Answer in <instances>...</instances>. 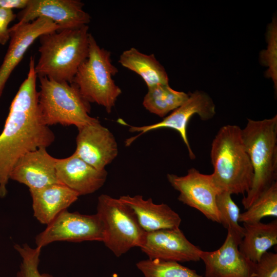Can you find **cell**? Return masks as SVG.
<instances>
[{"instance_id":"5b68a950","label":"cell","mask_w":277,"mask_h":277,"mask_svg":"<svg viewBox=\"0 0 277 277\" xmlns=\"http://www.w3.org/2000/svg\"><path fill=\"white\" fill-rule=\"evenodd\" d=\"M38 103L43 123L80 128L98 120L91 116L90 103L73 83L38 77Z\"/></svg>"},{"instance_id":"e0dca14e","label":"cell","mask_w":277,"mask_h":277,"mask_svg":"<svg viewBox=\"0 0 277 277\" xmlns=\"http://www.w3.org/2000/svg\"><path fill=\"white\" fill-rule=\"evenodd\" d=\"M55 167L59 182L80 196L98 190L107 177L106 169L94 168L74 153L66 158H56Z\"/></svg>"},{"instance_id":"ac0fdd59","label":"cell","mask_w":277,"mask_h":277,"mask_svg":"<svg viewBox=\"0 0 277 277\" xmlns=\"http://www.w3.org/2000/svg\"><path fill=\"white\" fill-rule=\"evenodd\" d=\"M119 199L131 209L145 232L180 227L181 217L166 204H154L151 198L145 200L140 195H122Z\"/></svg>"},{"instance_id":"cb8c5ba5","label":"cell","mask_w":277,"mask_h":277,"mask_svg":"<svg viewBox=\"0 0 277 277\" xmlns=\"http://www.w3.org/2000/svg\"><path fill=\"white\" fill-rule=\"evenodd\" d=\"M220 223L227 229L239 245L244 235V228L239 224L240 209L228 192H220L216 200Z\"/></svg>"},{"instance_id":"ffe728a7","label":"cell","mask_w":277,"mask_h":277,"mask_svg":"<svg viewBox=\"0 0 277 277\" xmlns=\"http://www.w3.org/2000/svg\"><path fill=\"white\" fill-rule=\"evenodd\" d=\"M244 235L239 249L247 258L256 263L277 244V220L267 224L261 222L243 223Z\"/></svg>"},{"instance_id":"2e32d148","label":"cell","mask_w":277,"mask_h":277,"mask_svg":"<svg viewBox=\"0 0 277 277\" xmlns=\"http://www.w3.org/2000/svg\"><path fill=\"white\" fill-rule=\"evenodd\" d=\"M46 149L41 148L23 155L14 165L10 179L25 185L29 190L61 183L56 174V158Z\"/></svg>"},{"instance_id":"9a60e30c","label":"cell","mask_w":277,"mask_h":277,"mask_svg":"<svg viewBox=\"0 0 277 277\" xmlns=\"http://www.w3.org/2000/svg\"><path fill=\"white\" fill-rule=\"evenodd\" d=\"M200 260L205 265V277H253L255 263L239 249V244L227 233L222 245L216 250H202Z\"/></svg>"},{"instance_id":"52a82bcc","label":"cell","mask_w":277,"mask_h":277,"mask_svg":"<svg viewBox=\"0 0 277 277\" xmlns=\"http://www.w3.org/2000/svg\"><path fill=\"white\" fill-rule=\"evenodd\" d=\"M97 212L103 223V242L117 257L135 247H140L146 232L131 209L119 198L101 194L97 199Z\"/></svg>"},{"instance_id":"7402d4cb","label":"cell","mask_w":277,"mask_h":277,"mask_svg":"<svg viewBox=\"0 0 277 277\" xmlns=\"http://www.w3.org/2000/svg\"><path fill=\"white\" fill-rule=\"evenodd\" d=\"M189 94L171 88L169 84H159L148 88L143 105L151 113L163 117L183 104Z\"/></svg>"},{"instance_id":"4fadbf2b","label":"cell","mask_w":277,"mask_h":277,"mask_svg":"<svg viewBox=\"0 0 277 277\" xmlns=\"http://www.w3.org/2000/svg\"><path fill=\"white\" fill-rule=\"evenodd\" d=\"M77 156L94 168L105 169L118 154V146L112 132L99 120L77 128Z\"/></svg>"},{"instance_id":"d6986e66","label":"cell","mask_w":277,"mask_h":277,"mask_svg":"<svg viewBox=\"0 0 277 277\" xmlns=\"http://www.w3.org/2000/svg\"><path fill=\"white\" fill-rule=\"evenodd\" d=\"M34 217L48 225L78 199L77 193L62 184L30 189Z\"/></svg>"},{"instance_id":"83f0119b","label":"cell","mask_w":277,"mask_h":277,"mask_svg":"<svg viewBox=\"0 0 277 277\" xmlns=\"http://www.w3.org/2000/svg\"><path fill=\"white\" fill-rule=\"evenodd\" d=\"M253 277H277V254L268 251L265 252L255 263Z\"/></svg>"},{"instance_id":"d4e9b609","label":"cell","mask_w":277,"mask_h":277,"mask_svg":"<svg viewBox=\"0 0 277 277\" xmlns=\"http://www.w3.org/2000/svg\"><path fill=\"white\" fill-rule=\"evenodd\" d=\"M267 216H277V182L273 183L246 211L239 215V222L253 223Z\"/></svg>"},{"instance_id":"ba28073f","label":"cell","mask_w":277,"mask_h":277,"mask_svg":"<svg viewBox=\"0 0 277 277\" xmlns=\"http://www.w3.org/2000/svg\"><path fill=\"white\" fill-rule=\"evenodd\" d=\"M103 225L97 213L86 215L65 210L36 236L35 242L36 247L42 248L50 243L57 241L103 242Z\"/></svg>"},{"instance_id":"277c9868","label":"cell","mask_w":277,"mask_h":277,"mask_svg":"<svg viewBox=\"0 0 277 277\" xmlns=\"http://www.w3.org/2000/svg\"><path fill=\"white\" fill-rule=\"evenodd\" d=\"M242 135L253 171L251 187L242 200L247 209L276 182L277 116L258 121L248 119Z\"/></svg>"},{"instance_id":"484cf974","label":"cell","mask_w":277,"mask_h":277,"mask_svg":"<svg viewBox=\"0 0 277 277\" xmlns=\"http://www.w3.org/2000/svg\"><path fill=\"white\" fill-rule=\"evenodd\" d=\"M14 247L22 258L16 277H53L50 274L41 273L39 271L41 248H32L27 244H16Z\"/></svg>"},{"instance_id":"5bb4252c","label":"cell","mask_w":277,"mask_h":277,"mask_svg":"<svg viewBox=\"0 0 277 277\" xmlns=\"http://www.w3.org/2000/svg\"><path fill=\"white\" fill-rule=\"evenodd\" d=\"M58 30L57 25L44 17L22 25L16 23L9 28L10 43L0 66V97L12 71L34 42L45 33Z\"/></svg>"},{"instance_id":"7a4b0ae2","label":"cell","mask_w":277,"mask_h":277,"mask_svg":"<svg viewBox=\"0 0 277 277\" xmlns=\"http://www.w3.org/2000/svg\"><path fill=\"white\" fill-rule=\"evenodd\" d=\"M90 34L85 25L40 36L39 57L34 67L37 77L71 83L88 56Z\"/></svg>"},{"instance_id":"f546056e","label":"cell","mask_w":277,"mask_h":277,"mask_svg":"<svg viewBox=\"0 0 277 277\" xmlns=\"http://www.w3.org/2000/svg\"><path fill=\"white\" fill-rule=\"evenodd\" d=\"M29 0H0V7L6 9H25Z\"/></svg>"},{"instance_id":"603a6c76","label":"cell","mask_w":277,"mask_h":277,"mask_svg":"<svg viewBox=\"0 0 277 277\" xmlns=\"http://www.w3.org/2000/svg\"><path fill=\"white\" fill-rule=\"evenodd\" d=\"M136 266L145 277H203L176 262L148 259L138 262Z\"/></svg>"},{"instance_id":"f1b7e54d","label":"cell","mask_w":277,"mask_h":277,"mask_svg":"<svg viewBox=\"0 0 277 277\" xmlns=\"http://www.w3.org/2000/svg\"><path fill=\"white\" fill-rule=\"evenodd\" d=\"M16 17L12 10L0 7V44L4 45L10 39L8 26Z\"/></svg>"},{"instance_id":"3957f363","label":"cell","mask_w":277,"mask_h":277,"mask_svg":"<svg viewBox=\"0 0 277 277\" xmlns=\"http://www.w3.org/2000/svg\"><path fill=\"white\" fill-rule=\"evenodd\" d=\"M210 159L211 176L220 192L239 194L249 191L253 171L239 126L227 125L219 129L211 144Z\"/></svg>"},{"instance_id":"44dd1931","label":"cell","mask_w":277,"mask_h":277,"mask_svg":"<svg viewBox=\"0 0 277 277\" xmlns=\"http://www.w3.org/2000/svg\"><path fill=\"white\" fill-rule=\"evenodd\" d=\"M118 62L140 76L148 88L159 84H169L168 76L164 67L153 54H146L132 47L122 53Z\"/></svg>"},{"instance_id":"30bf717a","label":"cell","mask_w":277,"mask_h":277,"mask_svg":"<svg viewBox=\"0 0 277 277\" xmlns=\"http://www.w3.org/2000/svg\"><path fill=\"white\" fill-rule=\"evenodd\" d=\"M167 178L171 186L179 192L180 202L198 210L211 221L220 223L216 204L220 191L211 174L202 173L192 168L185 175L167 174Z\"/></svg>"},{"instance_id":"9c48e42d","label":"cell","mask_w":277,"mask_h":277,"mask_svg":"<svg viewBox=\"0 0 277 277\" xmlns=\"http://www.w3.org/2000/svg\"><path fill=\"white\" fill-rule=\"evenodd\" d=\"M215 114V105L207 93L198 90L189 93L188 98L183 104L160 122L143 126H130L125 123L129 126V131L140 133L127 139L125 142L126 146H129L137 137L146 132L161 128H169L179 132L187 148L190 158L194 159L195 156L187 135L188 124L194 114H198L203 121H207L213 117Z\"/></svg>"},{"instance_id":"6da1fadb","label":"cell","mask_w":277,"mask_h":277,"mask_svg":"<svg viewBox=\"0 0 277 277\" xmlns=\"http://www.w3.org/2000/svg\"><path fill=\"white\" fill-rule=\"evenodd\" d=\"M35 64L34 58L31 56L27 77L11 103L0 134L1 197L7 195L10 175L18 160L29 152L47 148L55 140L54 133L41 117Z\"/></svg>"},{"instance_id":"8fae6325","label":"cell","mask_w":277,"mask_h":277,"mask_svg":"<svg viewBox=\"0 0 277 277\" xmlns=\"http://www.w3.org/2000/svg\"><path fill=\"white\" fill-rule=\"evenodd\" d=\"M79 0H29L26 7L17 14V24L44 17L52 21L60 30L88 25L91 17Z\"/></svg>"},{"instance_id":"7c38bea8","label":"cell","mask_w":277,"mask_h":277,"mask_svg":"<svg viewBox=\"0 0 277 277\" xmlns=\"http://www.w3.org/2000/svg\"><path fill=\"white\" fill-rule=\"evenodd\" d=\"M140 248L149 259L178 263L199 261L202 251L188 240L180 227L146 232Z\"/></svg>"},{"instance_id":"8992f818","label":"cell","mask_w":277,"mask_h":277,"mask_svg":"<svg viewBox=\"0 0 277 277\" xmlns=\"http://www.w3.org/2000/svg\"><path fill=\"white\" fill-rule=\"evenodd\" d=\"M111 56V52L101 47L90 33L88 56L72 82L88 102L103 106L108 113L122 93L113 78L118 70Z\"/></svg>"},{"instance_id":"4316f807","label":"cell","mask_w":277,"mask_h":277,"mask_svg":"<svg viewBox=\"0 0 277 277\" xmlns=\"http://www.w3.org/2000/svg\"><path fill=\"white\" fill-rule=\"evenodd\" d=\"M276 19H273L268 28L267 49L261 52L260 57L263 65L268 67L266 76L272 79L274 88H277V27Z\"/></svg>"}]
</instances>
